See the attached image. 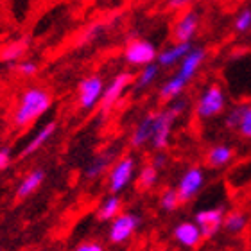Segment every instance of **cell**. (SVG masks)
I'll use <instances>...</instances> for the list:
<instances>
[{
  "label": "cell",
  "mask_w": 251,
  "mask_h": 251,
  "mask_svg": "<svg viewBox=\"0 0 251 251\" xmlns=\"http://www.w3.org/2000/svg\"><path fill=\"white\" fill-rule=\"evenodd\" d=\"M165 163H167V154L165 152H156L154 154V158H152V165L156 169H162V167H165Z\"/></svg>",
  "instance_id": "cell-33"
},
{
  "label": "cell",
  "mask_w": 251,
  "mask_h": 251,
  "mask_svg": "<svg viewBox=\"0 0 251 251\" xmlns=\"http://www.w3.org/2000/svg\"><path fill=\"white\" fill-rule=\"evenodd\" d=\"M188 2H185V0H179V2H169V7H173V9H181V7H185Z\"/></svg>",
  "instance_id": "cell-34"
},
{
  "label": "cell",
  "mask_w": 251,
  "mask_h": 251,
  "mask_svg": "<svg viewBox=\"0 0 251 251\" xmlns=\"http://www.w3.org/2000/svg\"><path fill=\"white\" fill-rule=\"evenodd\" d=\"M135 167L136 162L135 158L124 156L111 167L110 176H108V187L110 190L117 196V192H122L127 185L131 183V179L135 176Z\"/></svg>",
  "instance_id": "cell-5"
},
{
  "label": "cell",
  "mask_w": 251,
  "mask_h": 251,
  "mask_svg": "<svg viewBox=\"0 0 251 251\" xmlns=\"http://www.w3.org/2000/svg\"><path fill=\"white\" fill-rule=\"evenodd\" d=\"M122 208V201L119 196L111 194L110 198H106L102 203H100L99 210H97V219L99 221H115L119 215H121Z\"/></svg>",
  "instance_id": "cell-19"
},
{
  "label": "cell",
  "mask_w": 251,
  "mask_h": 251,
  "mask_svg": "<svg viewBox=\"0 0 251 251\" xmlns=\"http://www.w3.org/2000/svg\"><path fill=\"white\" fill-rule=\"evenodd\" d=\"M11 163V149L9 147H2L0 149V171L9 167Z\"/></svg>",
  "instance_id": "cell-31"
},
{
  "label": "cell",
  "mask_w": 251,
  "mask_h": 251,
  "mask_svg": "<svg viewBox=\"0 0 251 251\" xmlns=\"http://www.w3.org/2000/svg\"><path fill=\"white\" fill-rule=\"evenodd\" d=\"M187 81L185 79H181L176 74V75H173L171 79H167L165 83L162 84V88H160V99L163 100V102H173V100L179 99L181 97V94L185 92V88H187Z\"/></svg>",
  "instance_id": "cell-17"
},
{
  "label": "cell",
  "mask_w": 251,
  "mask_h": 251,
  "mask_svg": "<svg viewBox=\"0 0 251 251\" xmlns=\"http://www.w3.org/2000/svg\"><path fill=\"white\" fill-rule=\"evenodd\" d=\"M187 106H188V100L183 99V97H179V99L173 100L167 108L156 111V115H154V127H152V138H151V146L156 149V152H162L167 149L174 122L178 121V117L187 110Z\"/></svg>",
  "instance_id": "cell-2"
},
{
  "label": "cell",
  "mask_w": 251,
  "mask_h": 251,
  "mask_svg": "<svg viewBox=\"0 0 251 251\" xmlns=\"http://www.w3.org/2000/svg\"><path fill=\"white\" fill-rule=\"evenodd\" d=\"M233 156H235V149L233 147L226 146V144H217V146H212L206 151L204 162L212 169H221V167H226L233 160Z\"/></svg>",
  "instance_id": "cell-14"
},
{
  "label": "cell",
  "mask_w": 251,
  "mask_h": 251,
  "mask_svg": "<svg viewBox=\"0 0 251 251\" xmlns=\"http://www.w3.org/2000/svg\"><path fill=\"white\" fill-rule=\"evenodd\" d=\"M74 251H104V248L100 246L99 242H83Z\"/></svg>",
  "instance_id": "cell-32"
},
{
  "label": "cell",
  "mask_w": 251,
  "mask_h": 251,
  "mask_svg": "<svg viewBox=\"0 0 251 251\" xmlns=\"http://www.w3.org/2000/svg\"><path fill=\"white\" fill-rule=\"evenodd\" d=\"M199 13L194 9H188L185 11L183 15L179 16L178 22H176V25H174V40L176 43H190L192 42V38L196 36V32L199 29Z\"/></svg>",
  "instance_id": "cell-11"
},
{
  "label": "cell",
  "mask_w": 251,
  "mask_h": 251,
  "mask_svg": "<svg viewBox=\"0 0 251 251\" xmlns=\"http://www.w3.org/2000/svg\"><path fill=\"white\" fill-rule=\"evenodd\" d=\"M43 171H32L31 174H27L25 178L22 179V183L18 185V190H16V196L20 199L27 198V196H31L34 190H36L43 181Z\"/></svg>",
  "instance_id": "cell-21"
},
{
  "label": "cell",
  "mask_w": 251,
  "mask_h": 251,
  "mask_svg": "<svg viewBox=\"0 0 251 251\" xmlns=\"http://www.w3.org/2000/svg\"><path fill=\"white\" fill-rule=\"evenodd\" d=\"M233 29L237 32H246L251 29V7H244L237 13L235 20H233Z\"/></svg>",
  "instance_id": "cell-28"
},
{
  "label": "cell",
  "mask_w": 251,
  "mask_h": 251,
  "mask_svg": "<svg viewBox=\"0 0 251 251\" xmlns=\"http://www.w3.org/2000/svg\"><path fill=\"white\" fill-rule=\"evenodd\" d=\"M174 241L181 244L183 248H198L203 241V235H201V230L199 226L194 223V221H181L174 226L173 230Z\"/></svg>",
  "instance_id": "cell-12"
},
{
  "label": "cell",
  "mask_w": 251,
  "mask_h": 251,
  "mask_svg": "<svg viewBox=\"0 0 251 251\" xmlns=\"http://www.w3.org/2000/svg\"><path fill=\"white\" fill-rule=\"evenodd\" d=\"M52 104V97L43 88H29L24 92L20 102L16 106L13 122L18 127H25L38 117H42Z\"/></svg>",
  "instance_id": "cell-1"
},
{
  "label": "cell",
  "mask_w": 251,
  "mask_h": 251,
  "mask_svg": "<svg viewBox=\"0 0 251 251\" xmlns=\"http://www.w3.org/2000/svg\"><path fill=\"white\" fill-rule=\"evenodd\" d=\"M179 204H181V199H179V194L176 188H167L160 196V208L163 212H174V210L179 208Z\"/></svg>",
  "instance_id": "cell-26"
},
{
  "label": "cell",
  "mask_w": 251,
  "mask_h": 251,
  "mask_svg": "<svg viewBox=\"0 0 251 251\" xmlns=\"http://www.w3.org/2000/svg\"><path fill=\"white\" fill-rule=\"evenodd\" d=\"M138 226H140V217L138 215L121 214L115 221H111L110 231H108L110 242H113V244H124L138 230Z\"/></svg>",
  "instance_id": "cell-7"
},
{
  "label": "cell",
  "mask_w": 251,
  "mask_h": 251,
  "mask_svg": "<svg viewBox=\"0 0 251 251\" xmlns=\"http://www.w3.org/2000/svg\"><path fill=\"white\" fill-rule=\"evenodd\" d=\"M204 185V173L201 167H188L183 174H181V178L178 181V190L179 194V199H181V203H188V201H192L198 192L203 188Z\"/></svg>",
  "instance_id": "cell-6"
},
{
  "label": "cell",
  "mask_w": 251,
  "mask_h": 251,
  "mask_svg": "<svg viewBox=\"0 0 251 251\" xmlns=\"http://www.w3.org/2000/svg\"><path fill=\"white\" fill-rule=\"evenodd\" d=\"M225 110H226V92L223 90L221 84H215V83L208 84L201 92V95L196 100V106H194L196 115L199 119H203V121L214 119V117L221 115Z\"/></svg>",
  "instance_id": "cell-3"
},
{
  "label": "cell",
  "mask_w": 251,
  "mask_h": 251,
  "mask_svg": "<svg viewBox=\"0 0 251 251\" xmlns=\"http://www.w3.org/2000/svg\"><path fill=\"white\" fill-rule=\"evenodd\" d=\"M104 84L99 75H90L79 83V104L83 110H92L104 94Z\"/></svg>",
  "instance_id": "cell-9"
},
{
  "label": "cell",
  "mask_w": 251,
  "mask_h": 251,
  "mask_svg": "<svg viewBox=\"0 0 251 251\" xmlns=\"http://www.w3.org/2000/svg\"><path fill=\"white\" fill-rule=\"evenodd\" d=\"M158 181V169L152 165V163H147L142 167V171L138 173V178H136V185L142 190H149L156 185Z\"/></svg>",
  "instance_id": "cell-23"
},
{
  "label": "cell",
  "mask_w": 251,
  "mask_h": 251,
  "mask_svg": "<svg viewBox=\"0 0 251 251\" xmlns=\"http://www.w3.org/2000/svg\"><path fill=\"white\" fill-rule=\"evenodd\" d=\"M133 77H135V75L129 72H122V74H119L117 77H113V81L106 86L104 94H102V99H100V111H102V113H108V111L113 108V104H115L117 100L121 99V95L124 94V90L133 83Z\"/></svg>",
  "instance_id": "cell-10"
},
{
  "label": "cell",
  "mask_w": 251,
  "mask_h": 251,
  "mask_svg": "<svg viewBox=\"0 0 251 251\" xmlns=\"http://www.w3.org/2000/svg\"><path fill=\"white\" fill-rule=\"evenodd\" d=\"M158 50L147 40H131L124 49V59L133 67H147L158 59Z\"/></svg>",
  "instance_id": "cell-4"
},
{
  "label": "cell",
  "mask_w": 251,
  "mask_h": 251,
  "mask_svg": "<svg viewBox=\"0 0 251 251\" xmlns=\"http://www.w3.org/2000/svg\"><path fill=\"white\" fill-rule=\"evenodd\" d=\"M54 131H56V124H54V122H49V124L43 126L42 129H40L36 135H34V138H32V140L27 144L25 149L22 151V156H29V154H32L34 151L42 149L43 144H47L49 138L54 135Z\"/></svg>",
  "instance_id": "cell-20"
},
{
  "label": "cell",
  "mask_w": 251,
  "mask_h": 251,
  "mask_svg": "<svg viewBox=\"0 0 251 251\" xmlns=\"http://www.w3.org/2000/svg\"><path fill=\"white\" fill-rule=\"evenodd\" d=\"M18 72L27 75V77H29V75H34V74L38 72V65L32 61H24L18 65Z\"/></svg>",
  "instance_id": "cell-30"
},
{
  "label": "cell",
  "mask_w": 251,
  "mask_h": 251,
  "mask_svg": "<svg viewBox=\"0 0 251 251\" xmlns=\"http://www.w3.org/2000/svg\"><path fill=\"white\" fill-rule=\"evenodd\" d=\"M225 210L223 208H206V210H199L194 215V223L199 226L201 230V235L203 239H212L214 235L219 233V230L223 228V223H225Z\"/></svg>",
  "instance_id": "cell-8"
},
{
  "label": "cell",
  "mask_w": 251,
  "mask_h": 251,
  "mask_svg": "<svg viewBox=\"0 0 251 251\" xmlns=\"http://www.w3.org/2000/svg\"><path fill=\"white\" fill-rule=\"evenodd\" d=\"M204 59H206V50H204L203 47L192 49V50L185 56L183 61L179 63L178 75L181 79H185L187 83H190V81L196 77V74L199 72V68H201V65L204 63Z\"/></svg>",
  "instance_id": "cell-13"
},
{
  "label": "cell",
  "mask_w": 251,
  "mask_h": 251,
  "mask_svg": "<svg viewBox=\"0 0 251 251\" xmlns=\"http://www.w3.org/2000/svg\"><path fill=\"white\" fill-rule=\"evenodd\" d=\"M192 45L190 43H174L171 47L163 49L162 52L158 54V65L160 67H174V65H178L185 59L190 50H192Z\"/></svg>",
  "instance_id": "cell-15"
},
{
  "label": "cell",
  "mask_w": 251,
  "mask_h": 251,
  "mask_svg": "<svg viewBox=\"0 0 251 251\" xmlns=\"http://www.w3.org/2000/svg\"><path fill=\"white\" fill-rule=\"evenodd\" d=\"M244 106L246 104H237V106H233V108H230V111L225 115V127L226 129H239L242 113H244Z\"/></svg>",
  "instance_id": "cell-27"
},
{
  "label": "cell",
  "mask_w": 251,
  "mask_h": 251,
  "mask_svg": "<svg viewBox=\"0 0 251 251\" xmlns=\"http://www.w3.org/2000/svg\"><path fill=\"white\" fill-rule=\"evenodd\" d=\"M154 115H156V111L147 113V115L136 124V127L133 129V135H131V146L133 147H142V146H146L147 142H151L152 127H154Z\"/></svg>",
  "instance_id": "cell-16"
},
{
  "label": "cell",
  "mask_w": 251,
  "mask_h": 251,
  "mask_svg": "<svg viewBox=\"0 0 251 251\" xmlns=\"http://www.w3.org/2000/svg\"><path fill=\"white\" fill-rule=\"evenodd\" d=\"M158 74H160V65H158V63H152V65L144 67L135 79V88L136 90L147 88L149 84L154 83V79L158 77Z\"/></svg>",
  "instance_id": "cell-24"
},
{
  "label": "cell",
  "mask_w": 251,
  "mask_h": 251,
  "mask_svg": "<svg viewBox=\"0 0 251 251\" xmlns=\"http://www.w3.org/2000/svg\"><path fill=\"white\" fill-rule=\"evenodd\" d=\"M248 214L244 210H230L225 215V223H223V230H226L228 233H241L244 231V228L248 226Z\"/></svg>",
  "instance_id": "cell-18"
},
{
  "label": "cell",
  "mask_w": 251,
  "mask_h": 251,
  "mask_svg": "<svg viewBox=\"0 0 251 251\" xmlns=\"http://www.w3.org/2000/svg\"><path fill=\"white\" fill-rule=\"evenodd\" d=\"M239 133H241L242 138L251 140V104L244 106V113H242L241 124H239Z\"/></svg>",
  "instance_id": "cell-29"
},
{
  "label": "cell",
  "mask_w": 251,
  "mask_h": 251,
  "mask_svg": "<svg viewBox=\"0 0 251 251\" xmlns=\"http://www.w3.org/2000/svg\"><path fill=\"white\" fill-rule=\"evenodd\" d=\"M111 158L113 156H111L110 152H102V154H99V156H95L94 160H92V163L86 167V178H90V179L99 178L100 174L110 167Z\"/></svg>",
  "instance_id": "cell-22"
},
{
  "label": "cell",
  "mask_w": 251,
  "mask_h": 251,
  "mask_svg": "<svg viewBox=\"0 0 251 251\" xmlns=\"http://www.w3.org/2000/svg\"><path fill=\"white\" fill-rule=\"evenodd\" d=\"M25 49H27V40L13 42V43H9L7 47L2 49L0 59H2V61H16V59H20L22 56H24Z\"/></svg>",
  "instance_id": "cell-25"
}]
</instances>
